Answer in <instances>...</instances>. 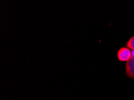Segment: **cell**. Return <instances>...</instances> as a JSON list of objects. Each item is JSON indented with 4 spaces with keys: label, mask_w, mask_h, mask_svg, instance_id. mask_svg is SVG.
I'll list each match as a JSON object with an SVG mask.
<instances>
[{
    "label": "cell",
    "mask_w": 134,
    "mask_h": 100,
    "mask_svg": "<svg viewBox=\"0 0 134 100\" xmlns=\"http://www.w3.org/2000/svg\"><path fill=\"white\" fill-rule=\"evenodd\" d=\"M132 53L131 49L127 48V47H122L119 49L117 52V58L121 62H127L132 56Z\"/></svg>",
    "instance_id": "1"
},
{
    "label": "cell",
    "mask_w": 134,
    "mask_h": 100,
    "mask_svg": "<svg viewBox=\"0 0 134 100\" xmlns=\"http://www.w3.org/2000/svg\"><path fill=\"white\" fill-rule=\"evenodd\" d=\"M126 74L131 79H134V55L127 61L125 65Z\"/></svg>",
    "instance_id": "2"
},
{
    "label": "cell",
    "mask_w": 134,
    "mask_h": 100,
    "mask_svg": "<svg viewBox=\"0 0 134 100\" xmlns=\"http://www.w3.org/2000/svg\"><path fill=\"white\" fill-rule=\"evenodd\" d=\"M126 47L131 50L134 51V36H133L126 43Z\"/></svg>",
    "instance_id": "3"
}]
</instances>
